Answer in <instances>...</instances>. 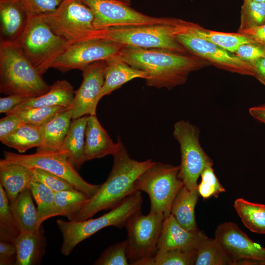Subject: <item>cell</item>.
I'll use <instances>...</instances> for the list:
<instances>
[{
	"instance_id": "7402d4cb",
	"label": "cell",
	"mask_w": 265,
	"mask_h": 265,
	"mask_svg": "<svg viewBox=\"0 0 265 265\" xmlns=\"http://www.w3.org/2000/svg\"><path fill=\"white\" fill-rule=\"evenodd\" d=\"M27 18L21 0L0 3V41L14 42L24 30Z\"/></svg>"
},
{
	"instance_id": "8fae6325",
	"label": "cell",
	"mask_w": 265,
	"mask_h": 265,
	"mask_svg": "<svg viewBox=\"0 0 265 265\" xmlns=\"http://www.w3.org/2000/svg\"><path fill=\"white\" fill-rule=\"evenodd\" d=\"M199 134V129L188 121L180 120L174 125L173 135L181 152L178 176L189 190L197 188V181L203 170L213 164L201 146Z\"/></svg>"
},
{
	"instance_id": "83f0119b",
	"label": "cell",
	"mask_w": 265,
	"mask_h": 265,
	"mask_svg": "<svg viewBox=\"0 0 265 265\" xmlns=\"http://www.w3.org/2000/svg\"><path fill=\"white\" fill-rule=\"evenodd\" d=\"M183 22L189 29L198 36L233 53L241 45L254 42L248 36L238 32L229 33L211 30L192 22L183 20Z\"/></svg>"
},
{
	"instance_id": "7a4b0ae2",
	"label": "cell",
	"mask_w": 265,
	"mask_h": 265,
	"mask_svg": "<svg viewBox=\"0 0 265 265\" xmlns=\"http://www.w3.org/2000/svg\"><path fill=\"white\" fill-rule=\"evenodd\" d=\"M118 139L119 149L113 155V164L107 179L86 200L71 221L86 220L101 211L113 208L136 190L135 182L155 162L152 159L138 161L132 159L120 138Z\"/></svg>"
},
{
	"instance_id": "52a82bcc",
	"label": "cell",
	"mask_w": 265,
	"mask_h": 265,
	"mask_svg": "<svg viewBox=\"0 0 265 265\" xmlns=\"http://www.w3.org/2000/svg\"><path fill=\"white\" fill-rule=\"evenodd\" d=\"M173 20L174 18H171L165 23L110 27L100 30V37L123 46L159 48L187 53L173 34Z\"/></svg>"
},
{
	"instance_id": "5b68a950",
	"label": "cell",
	"mask_w": 265,
	"mask_h": 265,
	"mask_svg": "<svg viewBox=\"0 0 265 265\" xmlns=\"http://www.w3.org/2000/svg\"><path fill=\"white\" fill-rule=\"evenodd\" d=\"M13 43L41 75L70 44L56 34L41 16L28 14L24 30Z\"/></svg>"
},
{
	"instance_id": "5bb4252c",
	"label": "cell",
	"mask_w": 265,
	"mask_h": 265,
	"mask_svg": "<svg viewBox=\"0 0 265 265\" xmlns=\"http://www.w3.org/2000/svg\"><path fill=\"white\" fill-rule=\"evenodd\" d=\"M81 0L92 12L93 26L98 30L113 27L165 23L171 20V18L155 17L145 15L120 0Z\"/></svg>"
},
{
	"instance_id": "f6af8a7d",
	"label": "cell",
	"mask_w": 265,
	"mask_h": 265,
	"mask_svg": "<svg viewBox=\"0 0 265 265\" xmlns=\"http://www.w3.org/2000/svg\"><path fill=\"white\" fill-rule=\"evenodd\" d=\"M16 257V248L14 243L0 241V265H15Z\"/></svg>"
},
{
	"instance_id": "7dc6e473",
	"label": "cell",
	"mask_w": 265,
	"mask_h": 265,
	"mask_svg": "<svg viewBox=\"0 0 265 265\" xmlns=\"http://www.w3.org/2000/svg\"><path fill=\"white\" fill-rule=\"evenodd\" d=\"M251 64L254 69V77L265 85V57L259 58Z\"/></svg>"
},
{
	"instance_id": "836d02e7",
	"label": "cell",
	"mask_w": 265,
	"mask_h": 265,
	"mask_svg": "<svg viewBox=\"0 0 265 265\" xmlns=\"http://www.w3.org/2000/svg\"><path fill=\"white\" fill-rule=\"evenodd\" d=\"M21 231L10 208V202L0 184V241L13 243Z\"/></svg>"
},
{
	"instance_id": "7bdbcfd3",
	"label": "cell",
	"mask_w": 265,
	"mask_h": 265,
	"mask_svg": "<svg viewBox=\"0 0 265 265\" xmlns=\"http://www.w3.org/2000/svg\"><path fill=\"white\" fill-rule=\"evenodd\" d=\"M24 124L16 113H11L0 120V140Z\"/></svg>"
},
{
	"instance_id": "d6a6232c",
	"label": "cell",
	"mask_w": 265,
	"mask_h": 265,
	"mask_svg": "<svg viewBox=\"0 0 265 265\" xmlns=\"http://www.w3.org/2000/svg\"><path fill=\"white\" fill-rule=\"evenodd\" d=\"M28 188L37 204L39 222L42 225L44 221L53 217L55 192L43 184L34 180L31 182Z\"/></svg>"
},
{
	"instance_id": "44dd1931",
	"label": "cell",
	"mask_w": 265,
	"mask_h": 265,
	"mask_svg": "<svg viewBox=\"0 0 265 265\" xmlns=\"http://www.w3.org/2000/svg\"><path fill=\"white\" fill-rule=\"evenodd\" d=\"M32 180L30 168L4 159L0 160V184L10 202L15 201L22 191L28 188Z\"/></svg>"
},
{
	"instance_id": "bcb514c9",
	"label": "cell",
	"mask_w": 265,
	"mask_h": 265,
	"mask_svg": "<svg viewBox=\"0 0 265 265\" xmlns=\"http://www.w3.org/2000/svg\"><path fill=\"white\" fill-rule=\"evenodd\" d=\"M238 32L245 35L255 43L265 48V24L259 26L238 29Z\"/></svg>"
},
{
	"instance_id": "d590c367",
	"label": "cell",
	"mask_w": 265,
	"mask_h": 265,
	"mask_svg": "<svg viewBox=\"0 0 265 265\" xmlns=\"http://www.w3.org/2000/svg\"><path fill=\"white\" fill-rule=\"evenodd\" d=\"M70 107L63 106H41L22 109L15 112L24 124L40 127Z\"/></svg>"
},
{
	"instance_id": "ac0fdd59",
	"label": "cell",
	"mask_w": 265,
	"mask_h": 265,
	"mask_svg": "<svg viewBox=\"0 0 265 265\" xmlns=\"http://www.w3.org/2000/svg\"><path fill=\"white\" fill-rule=\"evenodd\" d=\"M119 147V139L117 143L113 141L96 115H88L85 132V162L113 155Z\"/></svg>"
},
{
	"instance_id": "4316f807",
	"label": "cell",
	"mask_w": 265,
	"mask_h": 265,
	"mask_svg": "<svg viewBox=\"0 0 265 265\" xmlns=\"http://www.w3.org/2000/svg\"><path fill=\"white\" fill-rule=\"evenodd\" d=\"M32 198L30 190L26 188L10 202V210L21 232L34 231L42 225Z\"/></svg>"
},
{
	"instance_id": "8992f818",
	"label": "cell",
	"mask_w": 265,
	"mask_h": 265,
	"mask_svg": "<svg viewBox=\"0 0 265 265\" xmlns=\"http://www.w3.org/2000/svg\"><path fill=\"white\" fill-rule=\"evenodd\" d=\"M40 16L56 34L70 44L100 38V30L93 26L92 12L81 0H64L54 11Z\"/></svg>"
},
{
	"instance_id": "4dcf8cb0",
	"label": "cell",
	"mask_w": 265,
	"mask_h": 265,
	"mask_svg": "<svg viewBox=\"0 0 265 265\" xmlns=\"http://www.w3.org/2000/svg\"><path fill=\"white\" fill-rule=\"evenodd\" d=\"M89 198L76 188L55 192L53 217L65 216L71 221Z\"/></svg>"
},
{
	"instance_id": "e575fe53",
	"label": "cell",
	"mask_w": 265,
	"mask_h": 265,
	"mask_svg": "<svg viewBox=\"0 0 265 265\" xmlns=\"http://www.w3.org/2000/svg\"><path fill=\"white\" fill-rule=\"evenodd\" d=\"M197 249L158 250L144 265H193Z\"/></svg>"
},
{
	"instance_id": "8d00e7d4",
	"label": "cell",
	"mask_w": 265,
	"mask_h": 265,
	"mask_svg": "<svg viewBox=\"0 0 265 265\" xmlns=\"http://www.w3.org/2000/svg\"><path fill=\"white\" fill-rule=\"evenodd\" d=\"M238 29L259 26L265 24V2L243 0L241 7Z\"/></svg>"
},
{
	"instance_id": "ee69618b",
	"label": "cell",
	"mask_w": 265,
	"mask_h": 265,
	"mask_svg": "<svg viewBox=\"0 0 265 265\" xmlns=\"http://www.w3.org/2000/svg\"><path fill=\"white\" fill-rule=\"evenodd\" d=\"M30 97L20 95H10L0 99V113L8 114Z\"/></svg>"
},
{
	"instance_id": "ba28073f",
	"label": "cell",
	"mask_w": 265,
	"mask_h": 265,
	"mask_svg": "<svg viewBox=\"0 0 265 265\" xmlns=\"http://www.w3.org/2000/svg\"><path fill=\"white\" fill-rule=\"evenodd\" d=\"M179 165L155 162L136 180L135 190L146 193L150 200V211L170 213L172 202L184 186L178 173Z\"/></svg>"
},
{
	"instance_id": "6da1fadb",
	"label": "cell",
	"mask_w": 265,
	"mask_h": 265,
	"mask_svg": "<svg viewBox=\"0 0 265 265\" xmlns=\"http://www.w3.org/2000/svg\"><path fill=\"white\" fill-rule=\"evenodd\" d=\"M118 55L132 67L144 72L146 84L171 90L184 84L189 75L209 65L194 55L159 48L123 46Z\"/></svg>"
},
{
	"instance_id": "b9f144b4",
	"label": "cell",
	"mask_w": 265,
	"mask_h": 265,
	"mask_svg": "<svg viewBox=\"0 0 265 265\" xmlns=\"http://www.w3.org/2000/svg\"><path fill=\"white\" fill-rule=\"evenodd\" d=\"M234 54L251 64L259 58L265 57V48L255 42L245 43L241 45Z\"/></svg>"
},
{
	"instance_id": "603a6c76",
	"label": "cell",
	"mask_w": 265,
	"mask_h": 265,
	"mask_svg": "<svg viewBox=\"0 0 265 265\" xmlns=\"http://www.w3.org/2000/svg\"><path fill=\"white\" fill-rule=\"evenodd\" d=\"M71 120L72 111L70 107L39 127L42 140L36 151H58L69 130Z\"/></svg>"
},
{
	"instance_id": "277c9868",
	"label": "cell",
	"mask_w": 265,
	"mask_h": 265,
	"mask_svg": "<svg viewBox=\"0 0 265 265\" xmlns=\"http://www.w3.org/2000/svg\"><path fill=\"white\" fill-rule=\"evenodd\" d=\"M142 202L141 191L135 190L99 217L78 221L58 219L56 224L63 238L61 253L65 256L69 255L79 243L103 228L125 227L128 219L141 210Z\"/></svg>"
},
{
	"instance_id": "816d5d0a",
	"label": "cell",
	"mask_w": 265,
	"mask_h": 265,
	"mask_svg": "<svg viewBox=\"0 0 265 265\" xmlns=\"http://www.w3.org/2000/svg\"><path fill=\"white\" fill-rule=\"evenodd\" d=\"M250 0L257 1V2H265V0Z\"/></svg>"
},
{
	"instance_id": "d6986e66",
	"label": "cell",
	"mask_w": 265,
	"mask_h": 265,
	"mask_svg": "<svg viewBox=\"0 0 265 265\" xmlns=\"http://www.w3.org/2000/svg\"><path fill=\"white\" fill-rule=\"evenodd\" d=\"M104 83L99 100L120 88L126 82L136 78L145 79V73L135 68L116 55L104 60Z\"/></svg>"
},
{
	"instance_id": "f1b7e54d",
	"label": "cell",
	"mask_w": 265,
	"mask_h": 265,
	"mask_svg": "<svg viewBox=\"0 0 265 265\" xmlns=\"http://www.w3.org/2000/svg\"><path fill=\"white\" fill-rule=\"evenodd\" d=\"M234 208L243 224L251 232L265 234V205L237 199Z\"/></svg>"
},
{
	"instance_id": "ffe728a7",
	"label": "cell",
	"mask_w": 265,
	"mask_h": 265,
	"mask_svg": "<svg viewBox=\"0 0 265 265\" xmlns=\"http://www.w3.org/2000/svg\"><path fill=\"white\" fill-rule=\"evenodd\" d=\"M16 248L15 265H38L46 253V238L42 225L32 232H21L13 242Z\"/></svg>"
},
{
	"instance_id": "3957f363",
	"label": "cell",
	"mask_w": 265,
	"mask_h": 265,
	"mask_svg": "<svg viewBox=\"0 0 265 265\" xmlns=\"http://www.w3.org/2000/svg\"><path fill=\"white\" fill-rule=\"evenodd\" d=\"M37 69L13 42L0 41V91L30 98L50 88Z\"/></svg>"
},
{
	"instance_id": "cb8c5ba5",
	"label": "cell",
	"mask_w": 265,
	"mask_h": 265,
	"mask_svg": "<svg viewBox=\"0 0 265 265\" xmlns=\"http://www.w3.org/2000/svg\"><path fill=\"white\" fill-rule=\"evenodd\" d=\"M74 97L75 90L72 85L66 80H58L50 86V90L47 93L30 98L10 113L22 109L41 106H59L70 107Z\"/></svg>"
},
{
	"instance_id": "f907efd6",
	"label": "cell",
	"mask_w": 265,
	"mask_h": 265,
	"mask_svg": "<svg viewBox=\"0 0 265 265\" xmlns=\"http://www.w3.org/2000/svg\"><path fill=\"white\" fill-rule=\"evenodd\" d=\"M122 0V1H123L126 2V3H128V4H130L131 2V0Z\"/></svg>"
},
{
	"instance_id": "f546056e",
	"label": "cell",
	"mask_w": 265,
	"mask_h": 265,
	"mask_svg": "<svg viewBox=\"0 0 265 265\" xmlns=\"http://www.w3.org/2000/svg\"><path fill=\"white\" fill-rule=\"evenodd\" d=\"M41 140L39 127L23 124L0 140L2 144L23 153L32 148L38 147Z\"/></svg>"
},
{
	"instance_id": "60d3db41",
	"label": "cell",
	"mask_w": 265,
	"mask_h": 265,
	"mask_svg": "<svg viewBox=\"0 0 265 265\" xmlns=\"http://www.w3.org/2000/svg\"><path fill=\"white\" fill-rule=\"evenodd\" d=\"M64 0H21L28 14L43 15L54 11Z\"/></svg>"
},
{
	"instance_id": "74e56055",
	"label": "cell",
	"mask_w": 265,
	"mask_h": 265,
	"mask_svg": "<svg viewBox=\"0 0 265 265\" xmlns=\"http://www.w3.org/2000/svg\"><path fill=\"white\" fill-rule=\"evenodd\" d=\"M212 165H209L203 170L200 175L201 182L197 186L199 195L204 199L212 196L216 198L226 191L215 174Z\"/></svg>"
},
{
	"instance_id": "681fc988",
	"label": "cell",
	"mask_w": 265,
	"mask_h": 265,
	"mask_svg": "<svg viewBox=\"0 0 265 265\" xmlns=\"http://www.w3.org/2000/svg\"><path fill=\"white\" fill-rule=\"evenodd\" d=\"M16 0H0V3L11 2V1H16Z\"/></svg>"
},
{
	"instance_id": "7c38bea8",
	"label": "cell",
	"mask_w": 265,
	"mask_h": 265,
	"mask_svg": "<svg viewBox=\"0 0 265 265\" xmlns=\"http://www.w3.org/2000/svg\"><path fill=\"white\" fill-rule=\"evenodd\" d=\"M3 154L4 159L7 161L19 163L29 168H40L64 178L89 197L97 192L101 185L85 181L67 158L59 151H36L31 154H21L4 151Z\"/></svg>"
},
{
	"instance_id": "9c48e42d",
	"label": "cell",
	"mask_w": 265,
	"mask_h": 265,
	"mask_svg": "<svg viewBox=\"0 0 265 265\" xmlns=\"http://www.w3.org/2000/svg\"><path fill=\"white\" fill-rule=\"evenodd\" d=\"M173 24L174 36L188 53L219 69L254 77L253 67L250 63L198 36L184 24L182 19L174 18Z\"/></svg>"
},
{
	"instance_id": "9a60e30c",
	"label": "cell",
	"mask_w": 265,
	"mask_h": 265,
	"mask_svg": "<svg viewBox=\"0 0 265 265\" xmlns=\"http://www.w3.org/2000/svg\"><path fill=\"white\" fill-rule=\"evenodd\" d=\"M214 238L234 259V265H265V248L252 240L236 223L219 224Z\"/></svg>"
},
{
	"instance_id": "c3c4849f",
	"label": "cell",
	"mask_w": 265,
	"mask_h": 265,
	"mask_svg": "<svg viewBox=\"0 0 265 265\" xmlns=\"http://www.w3.org/2000/svg\"><path fill=\"white\" fill-rule=\"evenodd\" d=\"M249 112L254 118L265 124V104L250 107Z\"/></svg>"
},
{
	"instance_id": "e0dca14e",
	"label": "cell",
	"mask_w": 265,
	"mask_h": 265,
	"mask_svg": "<svg viewBox=\"0 0 265 265\" xmlns=\"http://www.w3.org/2000/svg\"><path fill=\"white\" fill-rule=\"evenodd\" d=\"M207 237L199 229L190 231L183 228L170 213L165 217L162 222L157 248L160 250H197L202 241Z\"/></svg>"
},
{
	"instance_id": "1f68e13d",
	"label": "cell",
	"mask_w": 265,
	"mask_h": 265,
	"mask_svg": "<svg viewBox=\"0 0 265 265\" xmlns=\"http://www.w3.org/2000/svg\"><path fill=\"white\" fill-rule=\"evenodd\" d=\"M195 265H234L235 260L216 238L207 237L197 250Z\"/></svg>"
},
{
	"instance_id": "2e32d148",
	"label": "cell",
	"mask_w": 265,
	"mask_h": 265,
	"mask_svg": "<svg viewBox=\"0 0 265 265\" xmlns=\"http://www.w3.org/2000/svg\"><path fill=\"white\" fill-rule=\"evenodd\" d=\"M104 60L95 62L82 71L83 80L80 87L75 91L70 108L72 120L84 115H96L99 95L104 83Z\"/></svg>"
},
{
	"instance_id": "4fadbf2b",
	"label": "cell",
	"mask_w": 265,
	"mask_h": 265,
	"mask_svg": "<svg viewBox=\"0 0 265 265\" xmlns=\"http://www.w3.org/2000/svg\"><path fill=\"white\" fill-rule=\"evenodd\" d=\"M123 45L99 38L69 44L53 61L51 68L65 73L71 70L83 71L91 64L118 55Z\"/></svg>"
},
{
	"instance_id": "d4e9b609",
	"label": "cell",
	"mask_w": 265,
	"mask_h": 265,
	"mask_svg": "<svg viewBox=\"0 0 265 265\" xmlns=\"http://www.w3.org/2000/svg\"><path fill=\"white\" fill-rule=\"evenodd\" d=\"M88 115L73 119L59 152L79 168L84 162L85 132Z\"/></svg>"
},
{
	"instance_id": "484cf974",
	"label": "cell",
	"mask_w": 265,
	"mask_h": 265,
	"mask_svg": "<svg viewBox=\"0 0 265 265\" xmlns=\"http://www.w3.org/2000/svg\"><path fill=\"white\" fill-rule=\"evenodd\" d=\"M199 196L197 188L189 190L184 186L171 205L170 213L181 226L188 231L199 229L195 217V208Z\"/></svg>"
},
{
	"instance_id": "30bf717a",
	"label": "cell",
	"mask_w": 265,
	"mask_h": 265,
	"mask_svg": "<svg viewBox=\"0 0 265 265\" xmlns=\"http://www.w3.org/2000/svg\"><path fill=\"white\" fill-rule=\"evenodd\" d=\"M164 218L161 212L150 211L144 215L140 210L128 219L126 253L131 265H144L156 254Z\"/></svg>"
},
{
	"instance_id": "ab89813d",
	"label": "cell",
	"mask_w": 265,
	"mask_h": 265,
	"mask_svg": "<svg viewBox=\"0 0 265 265\" xmlns=\"http://www.w3.org/2000/svg\"><path fill=\"white\" fill-rule=\"evenodd\" d=\"M33 174V180L39 182L54 192L75 188L64 178L43 169L30 168Z\"/></svg>"
},
{
	"instance_id": "f35d334b",
	"label": "cell",
	"mask_w": 265,
	"mask_h": 265,
	"mask_svg": "<svg viewBox=\"0 0 265 265\" xmlns=\"http://www.w3.org/2000/svg\"><path fill=\"white\" fill-rule=\"evenodd\" d=\"M95 265H130L126 253V240L106 248L93 264Z\"/></svg>"
}]
</instances>
